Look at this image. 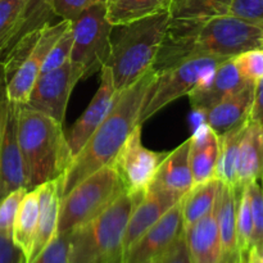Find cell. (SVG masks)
Returning a JSON list of instances; mask_svg holds the SVG:
<instances>
[{"mask_svg": "<svg viewBox=\"0 0 263 263\" xmlns=\"http://www.w3.org/2000/svg\"><path fill=\"white\" fill-rule=\"evenodd\" d=\"M118 92L120 91L116 90L115 84H113L112 73L107 67L103 66L100 69V85L97 92L86 109L77 118V121L71 126L68 134L66 135L71 162L84 149L92 134L103 122L105 116L112 108L113 103L116 102Z\"/></svg>", "mask_w": 263, "mask_h": 263, "instance_id": "cell-13", "label": "cell"}, {"mask_svg": "<svg viewBox=\"0 0 263 263\" xmlns=\"http://www.w3.org/2000/svg\"><path fill=\"white\" fill-rule=\"evenodd\" d=\"M105 0H51V10L55 17L66 21H73L84 10Z\"/></svg>", "mask_w": 263, "mask_h": 263, "instance_id": "cell-37", "label": "cell"}, {"mask_svg": "<svg viewBox=\"0 0 263 263\" xmlns=\"http://www.w3.org/2000/svg\"><path fill=\"white\" fill-rule=\"evenodd\" d=\"M251 200L252 218H253V238L252 248L263 243V186L259 181H252L246 185Z\"/></svg>", "mask_w": 263, "mask_h": 263, "instance_id": "cell-34", "label": "cell"}, {"mask_svg": "<svg viewBox=\"0 0 263 263\" xmlns=\"http://www.w3.org/2000/svg\"><path fill=\"white\" fill-rule=\"evenodd\" d=\"M182 233L181 203L179 202L123 253L121 263L158 261Z\"/></svg>", "mask_w": 263, "mask_h": 263, "instance_id": "cell-12", "label": "cell"}, {"mask_svg": "<svg viewBox=\"0 0 263 263\" xmlns=\"http://www.w3.org/2000/svg\"><path fill=\"white\" fill-rule=\"evenodd\" d=\"M156 79L157 73L151 69L135 84L118 92L103 122L63 174V195L92 172L112 163L128 135L141 125V110Z\"/></svg>", "mask_w": 263, "mask_h": 263, "instance_id": "cell-2", "label": "cell"}, {"mask_svg": "<svg viewBox=\"0 0 263 263\" xmlns=\"http://www.w3.org/2000/svg\"><path fill=\"white\" fill-rule=\"evenodd\" d=\"M171 17L166 10L116 26L120 30L110 43L104 66L112 73L117 91L127 89L153 68Z\"/></svg>", "mask_w": 263, "mask_h": 263, "instance_id": "cell-4", "label": "cell"}, {"mask_svg": "<svg viewBox=\"0 0 263 263\" xmlns=\"http://www.w3.org/2000/svg\"><path fill=\"white\" fill-rule=\"evenodd\" d=\"M32 263H69L68 233L58 234Z\"/></svg>", "mask_w": 263, "mask_h": 263, "instance_id": "cell-36", "label": "cell"}, {"mask_svg": "<svg viewBox=\"0 0 263 263\" xmlns=\"http://www.w3.org/2000/svg\"><path fill=\"white\" fill-rule=\"evenodd\" d=\"M249 121V120H248ZM248 121L220 136V153L215 170V179L236 187V164L239 145Z\"/></svg>", "mask_w": 263, "mask_h": 263, "instance_id": "cell-27", "label": "cell"}, {"mask_svg": "<svg viewBox=\"0 0 263 263\" xmlns=\"http://www.w3.org/2000/svg\"><path fill=\"white\" fill-rule=\"evenodd\" d=\"M190 139L170 152L162 162L157 176L151 186L184 197L193 187L192 168L189 161Z\"/></svg>", "mask_w": 263, "mask_h": 263, "instance_id": "cell-23", "label": "cell"}, {"mask_svg": "<svg viewBox=\"0 0 263 263\" xmlns=\"http://www.w3.org/2000/svg\"><path fill=\"white\" fill-rule=\"evenodd\" d=\"M72 50L69 62L81 73L82 80L102 69L110 50L113 26L107 18L105 3L87 8L71 21Z\"/></svg>", "mask_w": 263, "mask_h": 263, "instance_id": "cell-8", "label": "cell"}, {"mask_svg": "<svg viewBox=\"0 0 263 263\" xmlns=\"http://www.w3.org/2000/svg\"><path fill=\"white\" fill-rule=\"evenodd\" d=\"M182 2H184V0H172V5H171V9H170V13H172L176 8H179Z\"/></svg>", "mask_w": 263, "mask_h": 263, "instance_id": "cell-44", "label": "cell"}, {"mask_svg": "<svg viewBox=\"0 0 263 263\" xmlns=\"http://www.w3.org/2000/svg\"><path fill=\"white\" fill-rule=\"evenodd\" d=\"M225 59L228 58L212 55L193 57L157 74L141 110V125L172 102L184 95H189L195 87L210 79L218 64Z\"/></svg>", "mask_w": 263, "mask_h": 263, "instance_id": "cell-7", "label": "cell"}, {"mask_svg": "<svg viewBox=\"0 0 263 263\" xmlns=\"http://www.w3.org/2000/svg\"><path fill=\"white\" fill-rule=\"evenodd\" d=\"M239 187L221 182L216 203L221 257L218 263H246L240 257L236 240V207Z\"/></svg>", "mask_w": 263, "mask_h": 263, "instance_id": "cell-18", "label": "cell"}, {"mask_svg": "<svg viewBox=\"0 0 263 263\" xmlns=\"http://www.w3.org/2000/svg\"><path fill=\"white\" fill-rule=\"evenodd\" d=\"M18 145L25 164L27 189L62 176L71 163L63 125L28 105H18Z\"/></svg>", "mask_w": 263, "mask_h": 263, "instance_id": "cell-3", "label": "cell"}, {"mask_svg": "<svg viewBox=\"0 0 263 263\" xmlns=\"http://www.w3.org/2000/svg\"><path fill=\"white\" fill-rule=\"evenodd\" d=\"M27 190V187H20L0 199V234L3 235L12 236L15 215Z\"/></svg>", "mask_w": 263, "mask_h": 263, "instance_id": "cell-35", "label": "cell"}, {"mask_svg": "<svg viewBox=\"0 0 263 263\" xmlns=\"http://www.w3.org/2000/svg\"><path fill=\"white\" fill-rule=\"evenodd\" d=\"M185 241L192 263H218L221 257L216 207L184 230Z\"/></svg>", "mask_w": 263, "mask_h": 263, "instance_id": "cell-20", "label": "cell"}, {"mask_svg": "<svg viewBox=\"0 0 263 263\" xmlns=\"http://www.w3.org/2000/svg\"><path fill=\"white\" fill-rule=\"evenodd\" d=\"M5 103H7V92H5V80L3 76L2 67H0V131H2L3 115H4Z\"/></svg>", "mask_w": 263, "mask_h": 263, "instance_id": "cell-42", "label": "cell"}, {"mask_svg": "<svg viewBox=\"0 0 263 263\" xmlns=\"http://www.w3.org/2000/svg\"><path fill=\"white\" fill-rule=\"evenodd\" d=\"M72 41H73V37H72V28L71 23H69L68 27L63 31V33L59 36L58 40L51 46L50 51L48 53L45 61H44L43 67H41V73H46V72L59 68V67H62L69 61L72 50Z\"/></svg>", "mask_w": 263, "mask_h": 263, "instance_id": "cell-33", "label": "cell"}, {"mask_svg": "<svg viewBox=\"0 0 263 263\" xmlns=\"http://www.w3.org/2000/svg\"><path fill=\"white\" fill-rule=\"evenodd\" d=\"M263 179V126L248 121L239 145L236 187Z\"/></svg>", "mask_w": 263, "mask_h": 263, "instance_id": "cell-22", "label": "cell"}, {"mask_svg": "<svg viewBox=\"0 0 263 263\" xmlns=\"http://www.w3.org/2000/svg\"><path fill=\"white\" fill-rule=\"evenodd\" d=\"M231 0H184L171 13L176 18H198L228 14Z\"/></svg>", "mask_w": 263, "mask_h": 263, "instance_id": "cell-31", "label": "cell"}, {"mask_svg": "<svg viewBox=\"0 0 263 263\" xmlns=\"http://www.w3.org/2000/svg\"><path fill=\"white\" fill-rule=\"evenodd\" d=\"M221 181L211 179L203 184L194 185L181 198V215L184 230L204 217L216 207Z\"/></svg>", "mask_w": 263, "mask_h": 263, "instance_id": "cell-25", "label": "cell"}, {"mask_svg": "<svg viewBox=\"0 0 263 263\" xmlns=\"http://www.w3.org/2000/svg\"><path fill=\"white\" fill-rule=\"evenodd\" d=\"M181 200V197L167 190L149 186V189L141 195L139 202L134 207L128 218L127 228L122 241V256L148 229H151L157 221L161 220L167 211ZM122 261V259H121Z\"/></svg>", "mask_w": 263, "mask_h": 263, "instance_id": "cell-15", "label": "cell"}, {"mask_svg": "<svg viewBox=\"0 0 263 263\" xmlns=\"http://www.w3.org/2000/svg\"><path fill=\"white\" fill-rule=\"evenodd\" d=\"M251 82H247L239 73L234 58H228L218 64L212 76L195 87L187 97L195 112L204 115L213 105L239 91Z\"/></svg>", "mask_w": 263, "mask_h": 263, "instance_id": "cell-16", "label": "cell"}, {"mask_svg": "<svg viewBox=\"0 0 263 263\" xmlns=\"http://www.w3.org/2000/svg\"><path fill=\"white\" fill-rule=\"evenodd\" d=\"M262 46V22L231 14L171 17L152 69L158 74L193 57L234 58L243 51Z\"/></svg>", "mask_w": 263, "mask_h": 263, "instance_id": "cell-1", "label": "cell"}, {"mask_svg": "<svg viewBox=\"0 0 263 263\" xmlns=\"http://www.w3.org/2000/svg\"><path fill=\"white\" fill-rule=\"evenodd\" d=\"M220 153V136L207 125H200L190 138L189 161L193 186L215 179V170Z\"/></svg>", "mask_w": 263, "mask_h": 263, "instance_id": "cell-21", "label": "cell"}, {"mask_svg": "<svg viewBox=\"0 0 263 263\" xmlns=\"http://www.w3.org/2000/svg\"><path fill=\"white\" fill-rule=\"evenodd\" d=\"M140 198L125 192L97 217L69 231V263H121L128 218Z\"/></svg>", "mask_w": 263, "mask_h": 263, "instance_id": "cell-5", "label": "cell"}, {"mask_svg": "<svg viewBox=\"0 0 263 263\" xmlns=\"http://www.w3.org/2000/svg\"><path fill=\"white\" fill-rule=\"evenodd\" d=\"M262 43H263V22H262Z\"/></svg>", "mask_w": 263, "mask_h": 263, "instance_id": "cell-46", "label": "cell"}, {"mask_svg": "<svg viewBox=\"0 0 263 263\" xmlns=\"http://www.w3.org/2000/svg\"><path fill=\"white\" fill-rule=\"evenodd\" d=\"M161 262L162 263H192L190 262L189 252H187L184 233L177 238V240L170 247L168 251L162 256Z\"/></svg>", "mask_w": 263, "mask_h": 263, "instance_id": "cell-39", "label": "cell"}, {"mask_svg": "<svg viewBox=\"0 0 263 263\" xmlns=\"http://www.w3.org/2000/svg\"><path fill=\"white\" fill-rule=\"evenodd\" d=\"M25 0H0V59L12 48L22 21Z\"/></svg>", "mask_w": 263, "mask_h": 263, "instance_id": "cell-28", "label": "cell"}, {"mask_svg": "<svg viewBox=\"0 0 263 263\" xmlns=\"http://www.w3.org/2000/svg\"><path fill=\"white\" fill-rule=\"evenodd\" d=\"M37 187L40 192L37 228H36L32 248L26 263L35 261L58 235L59 210L63 197V175L50 181L44 182Z\"/></svg>", "mask_w": 263, "mask_h": 263, "instance_id": "cell-17", "label": "cell"}, {"mask_svg": "<svg viewBox=\"0 0 263 263\" xmlns=\"http://www.w3.org/2000/svg\"><path fill=\"white\" fill-rule=\"evenodd\" d=\"M53 15L54 14L53 10H51V0H25L21 27L13 45L22 36H25L26 33L39 30L43 26L50 23V20Z\"/></svg>", "mask_w": 263, "mask_h": 263, "instance_id": "cell-30", "label": "cell"}, {"mask_svg": "<svg viewBox=\"0 0 263 263\" xmlns=\"http://www.w3.org/2000/svg\"><path fill=\"white\" fill-rule=\"evenodd\" d=\"M69 23L71 21L61 20V22L55 25L48 23L41 28L40 36L27 58L18 66L9 79L5 80V92L8 100L18 105L27 104L31 90L37 77L40 76L41 67L46 55L59 36L68 27Z\"/></svg>", "mask_w": 263, "mask_h": 263, "instance_id": "cell-11", "label": "cell"}, {"mask_svg": "<svg viewBox=\"0 0 263 263\" xmlns=\"http://www.w3.org/2000/svg\"><path fill=\"white\" fill-rule=\"evenodd\" d=\"M172 0H105L107 18L113 27L171 9Z\"/></svg>", "mask_w": 263, "mask_h": 263, "instance_id": "cell-26", "label": "cell"}, {"mask_svg": "<svg viewBox=\"0 0 263 263\" xmlns=\"http://www.w3.org/2000/svg\"><path fill=\"white\" fill-rule=\"evenodd\" d=\"M249 121L258 122L263 126V79L254 84L253 104H252Z\"/></svg>", "mask_w": 263, "mask_h": 263, "instance_id": "cell-41", "label": "cell"}, {"mask_svg": "<svg viewBox=\"0 0 263 263\" xmlns=\"http://www.w3.org/2000/svg\"><path fill=\"white\" fill-rule=\"evenodd\" d=\"M251 252H253V253L257 256V258L263 263V243L259 244V246L253 247V248L251 249Z\"/></svg>", "mask_w": 263, "mask_h": 263, "instance_id": "cell-43", "label": "cell"}, {"mask_svg": "<svg viewBox=\"0 0 263 263\" xmlns=\"http://www.w3.org/2000/svg\"><path fill=\"white\" fill-rule=\"evenodd\" d=\"M234 63L247 82L256 84L263 79V46L249 49L234 57Z\"/></svg>", "mask_w": 263, "mask_h": 263, "instance_id": "cell-32", "label": "cell"}, {"mask_svg": "<svg viewBox=\"0 0 263 263\" xmlns=\"http://www.w3.org/2000/svg\"><path fill=\"white\" fill-rule=\"evenodd\" d=\"M0 263H26L22 252L14 246L12 236L0 234Z\"/></svg>", "mask_w": 263, "mask_h": 263, "instance_id": "cell-40", "label": "cell"}, {"mask_svg": "<svg viewBox=\"0 0 263 263\" xmlns=\"http://www.w3.org/2000/svg\"><path fill=\"white\" fill-rule=\"evenodd\" d=\"M262 182H263V179H262Z\"/></svg>", "mask_w": 263, "mask_h": 263, "instance_id": "cell-47", "label": "cell"}, {"mask_svg": "<svg viewBox=\"0 0 263 263\" xmlns=\"http://www.w3.org/2000/svg\"><path fill=\"white\" fill-rule=\"evenodd\" d=\"M80 80H82L81 73L69 61L59 68L41 73L33 84L26 105L63 125L69 98Z\"/></svg>", "mask_w": 263, "mask_h": 263, "instance_id": "cell-10", "label": "cell"}, {"mask_svg": "<svg viewBox=\"0 0 263 263\" xmlns=\"http://www.w3.org/2000/svg\"><path fill=\"white\" fill-rule=\"evenodd\" d=\"M39 205H40V192L39 187L27 190L25 197L21 200L15 215L12 230V240L14 246L22 252L25 261L30 256L37 228Z\"/></svg>", "mask_w": 263, "mask_h": 263, "instance_id": "cell-24", "label": "cell"}, {"mask_svg": "<svg viewBox=\"0 0 263 263\" xmlns=\"http://www.w3.org/2000/svg\"><path fill=\"white\" fill-rule=\"evenodd\" d=\"M228 14L263 22V0H231Z\"/></svg>", "mask_w": 263, "mask_h": 263, "instance_id": "cell-38", "label": "cell"}, {"mask_svg": "<svg viewBox=\"0 0 263 263\" xmlns=\"http://www.w3.org/2000/svg\"><path fill=\"white\" fill-rule=\"evenodd\" d=\"M253 94L254 84H248L239 91L229 95L204 113L205 123L221 136L247 122L253 104Z\"/></svg>", "mask_w": 263, "mask_h": 263, "instance_id": "cell-19", "label": "cell"}, {"mask_svg": "<svg viewBox=\"0 0 263 263\" xmlns=\"http://www.w3.org/2000/svg\"><path fill=\"white\" fill-rule=\"evenodd\" d=\"M253 238V218H252L251 200H249L247 186L239 187L238 207H236V240L238 249L243 261H248L249 252L252 249Z\"/></svg>", "mask_w": 263, "mask_h": 263, "instance_id": "cell-29", "label": "cell"}, {"mask_svg": "<svg viewBox=\"0 0 263 263\" xmlns=\"http://www.w3.org/2000/svg\"><path fill=\"white\" fill-rule=\"evenodd\" d=\"M151 263H162V262H161V259H158V261H153V262H151Z\"/></svg>", "mask_w": 263, "mask_h": 263, "instance_id": "cell-45", "label": "cell"}, {"mask_svg": "<svg viewBox=\"0 0 263 263\" xmlns=\"http://www.w3.org/2000/svg\"><path fill=\"white\" fill-rule=\"evenodd\" d=\"M125 192L112 163L92 172L62 197L58 234L69 233L89 222Z\"/></svg>", "mask_w": 263, "mask_h": 263, "instance_id": "cell-6", "label": "cell"}, {"mask_svg": "<svg viewBox=\"0 0 263 263\" xmlns=\"http://www.w3.org/2000/svg\"><path fill=\"white\" fill-rule=\"evenodd\" d=\"M167 154L146 148L141 143V125L136 126L112 162L126 193L143 195L153 184Z\"/></svg>", "mask_w": 263, "mask_h": 263, "instance_id": "cell-9", "label": "cell"}, {"mask_svg": "<svg viewBox=\"0 0 263 263\" xmlns=\"http://www.w3.org/2000/svg\"><path fill=\"white\" fill-rule=\"evenodd\" d=\"M18 104L7 98L0 131V199L20 187H27L25 164L17 136Z\"/></svg>", "mask_w": 263, "mask_h": 263, "instance_id": "cell-14", "label": "cell"}]
</instances>
